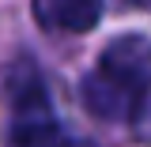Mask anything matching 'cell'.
<instances>
[{
	"label": "cell",
	"mask_w": 151,
	"mask_h": 147,
	"mask_svg": "<svg viewBox=\"0 0 151 147\" xmlns=\"http://www.w3.org/2000/svg\"><path fill=\"white\" fill-rule=\"evenodd\" d=\"M151 83V38L125 34L113 38L106 53L98 57V68L83 79V106L94 117H132L140 94Z\"/></svg>",
	"instance_id": "6da1fadb"
},
{
	"label": "cell",
	"mask_w": 151,
	"mask_h": 147,
	"mask_svg": "<svg viewBox=\"0 0 151 147\" xmlns=\"http://www.w3.org/2000/svg\"><path fill=\"white\" fill-rule=\"evenodd\" d=\"M0 94H4L8 110H12V121H19V117H42V113H49L45 79H42V72H38L27 57H23V60H15V64L4 72V79H0Z\"/></svg>",
	"instance_id": "7a4b0ae2"
},
{
	"label": "cell",
	"mask_w": 151,
	"mask_h": 147,
	"mask_svg": "<svg viewBox=\"0 0 151 147\" xmlns=\"http://www.w3.org/2000/svg\"><path fill=\"white\" fill-rule=\"evenodd\" d=\"M34 19L45 30L87 34L102 19V0H34Z\"/></svg>",
	"instance_id": "3957f363"
},
{
	"label": "cell",
	"mask_w": 151,
	"mask_h": 147,
	"mask_svg": "<svg viewBox=\"0 0 151 147\" xmlns=\"http://www.w3.org/2000/svg\"><path fill=\"white\" fill-rule=\"evenodd\" d=\"M8 147H64V128L53 113L42 117H19L8 128Z\"/></svg>",
	"instance_id": "277c9868"
},
{
	"label": "cell",
	"mask_w": 151,
	"mask_h": 147,
	"mask_svg": "<svg viewBox=\"0 0 151 147\" xmlns=\"http://www.w3.org/2000/svg\"><path fill=\"white\" fill-rule=\"evenodd\" d=\"M132 132H136L140 140H147V143H151V83H147V91L140 94V102H136V113H132Z\"/></svg>",
	"instance_id": "5b68a950"
},
{
	"label": "cell",
	"mask_w": 151,
	"mask_h": 147,
	"mask_svg": "<svg viewBox=\"0 0 151 147\" xmlns=\"http://www.w3.org/2000/svg\"><path fill=\"white\" fill-rule=\"evenodd\" d=\"M136 8H144V11H151V0H132Z\"/></svg>",
	"instance_id": "8992f818"
}]
</instances>
